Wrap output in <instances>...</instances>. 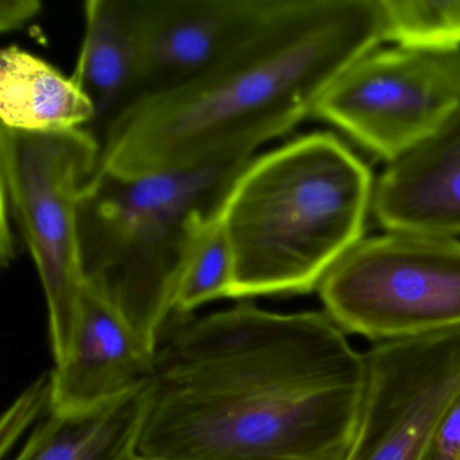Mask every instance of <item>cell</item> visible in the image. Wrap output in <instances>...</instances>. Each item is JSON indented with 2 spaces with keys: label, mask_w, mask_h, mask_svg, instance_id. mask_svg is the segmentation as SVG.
Listing matches in <instances>:
<instances>
[{
  "label": "cell",
  "mask_w": 460,
  "mask_h": 460,
  "mask_svg": "<svg viewBox=\"0 0 460 460\" xmlns=\"http://www.w3.org/2000/svg\"><path fill=\"white\" fill-rule=\"evenodd\" d=\"M323 311L373 343L460 328V241L387 231L363 238L317 288Z\"/></svg>",
  "instance_id": "cell-6"
},
{
  "label": "cell",
  "mask_w": 460,
  "mask_h": 460,
  "mask_svg": "<svg viewBox=\"0 0 460 460\" xmlns=\"http://www.w3.org/2000/svg\"><path fill=\"white\" fill-rule=\"evenodd\" d=\"M427 460H460V392L449 402L436 427Z\"/></svg>",
  "instance_id": "cell-18"
},
{
  "label": "cell",
  "mask_w": 460,
  "mask_h": 460,
  "mask_svg": "<svg viewBox=\"0 0 460 460\" xmlns=\"http://www.w3.org/2000/svg\"><path fill=\"white\" fill-rule=\"evenodd\" d=\"M50 400H52V382H50V374H45L10 406L0 425L2 427L0 448L4 456H6L7 451L17 444L21 436L31 425L39 424L47 416L45 411H50Z\"/></svg>",
  "instance_id": "cell-17"
},
{
  "label": "cell",
  "mask_w": 460,
  "mask_h": 460,
  "mask_svg": "<svg viewBox=\"0 0 460 460\" xmlns=\"http://www.w3.org/2000/svg\"><path fill=\"white\" fill-rule=\"evenodd\" d=\"M247 163L136 179L96 169L83 188L77 230L84 284L152 351L199 242Z\"/></svg>",
  "instance_id": "cell-4"
},
{
  "label": "cell",
  "mask_w": 460,
  "mask_h": 460,
  "mask_svg": "<svg viewBox=\"0 0 460 460\" xmlns=\"http://www.w3.org/2000/svg\"><path fill=\"white\" fill-rule=\"evenodd\" d=\"M155 351L84 285L68 357L50 373V411L75 414L112 402L152 378Z\"/></svg>",
  "instance_id": "cell-10"
},
{
  "label": "cell",
  "mask_w": 460,
  "mask_h": 460,
  "mask_svg": "<svg viewBox=\"0 0 460 460\" xmlns=\"http://www.w3.org/2000/svg\"><path fill=\"white\" fill-rule=\"evenodd\" d=\"M233 250L219 215L208 226L180 285L173 314H190L199 306L230 298Z\"/></svg>",
  "instance_id": "cell-16"
},
{
  "label": "cell",
  "mask_w": 460,
  "mask_h": 460,
  "mask_svg": "<svg viewBox=\"0 0 460 460\" xmlns=\"http://www.w3.org/2000/svg\"><path fill=\"white\" fill-rule=\"evenodd\" d=\"M385 41L424 52L460 50V0H379Z\"/></svg>",
  "instance_id": "cell-15"
},
{
  "label": "cell",
  "mask_w": 460,
  "mask_h": 460,
  "mask_svg": "<svg viewBox=\"0 0 460 460\" xmlns=\"http://www.w3.org/2000/svg\"><path fill=\"white\" fill-rule=\"evenodd\" d=\"M102 144L84 128L25 133L0 128L2 228L14 225L36 263L56 365L71 351L84 289L77 214Z\"/></svg>",
  "instance_id": "cell-5"
},
{
  "label": "cell",
  "mask_w": 460,
  "mask_h": 460,
  "mask_svg": "<svg viewBox=\"0 0 460 460\" xmlns=\"http://www.w3.org/2000/svg\"><path fill=\"white\" fill-rule=\"evenodd\" d=\"M362 411L346 460H427L460 392V328L374 343L365 352Z\"/></svg>",
  "instance_id": "cell-8"
},
{
  "label": "cell",
  "mask_w": 460,
  "mask_h": 460,
  "mask_svg": "<svg viewBox=\"0 0 460 460\" xmlns=\"http://www.w3.org/2000/svg\"><path fill=\"white\" fill-rule=\"evenodd\" d=\"M371 211L387 231L460 236V106L435 136L387 165Z\"/></svg>",
  "instance_id": "cell-11"
},
{
  "label": "cell",
  "mask_w": 460,
  "mask_h": 460,
  "mask_svg": "<svg viewBox=\"0 0 460 460\" xmlns=\"http://www.w3.org/2000/svg\"><path fill=\"white\" fill-rule=\"evenodd\" d=\"M42 4L37 0H2L0 4V28L4 33L17 31L33 20Z\"/></svg>",
  "instance_id": "cell-19"
},
{
  "label": "cell",
  "mask_w": 460,
  "mask_h": 460,
  "mask_svg": "<svg viewBox=\"0 0 460 460\" xmlns=\"http://www.w3.org/2000/svg\"><path fill=\"white\" fill-rule=\"evenodd\" d=\"M382 41L379 0H271L203 71L120 107L98 169L136 179L247 163L314 115L333 83Z\"/></svg>",
  "instance_id": "cell-2"
},
{
  "label": "cell",
  "mask_w": 460,
  "mask_h": 460,
  "mask_svg": "<svg viewBox=\"0 0 460 460\" xmlns=\"http://www.w3.org/2000/svg\"><path fill=\"white\" fill-rule=\"evenodd\" d=\"M85 31L72 80L90 99L96 119L123 106L136 84L138 49L120 0H88Z\"/></svg>",
  "instance_id": "cell-14"
},
{
  "label": "cell",
  "mask_w": 460,
  "mask_h": 460,
  "mask_svg": "<svg viewBox=\"0 0 460 460\" xmlns=\"http://www.w3.org/2000/svg\"><path fill=\"white\" fill-rule=\"evenodd\" d=\"M149 402L150 381L83 413L48 411L14 460H141Z\"/></svg>",
  "instance_id": "cell-12"
},
{
  "label": "cell",
  "mask_w": 460,
  "mask_h": 460,
  "mask_svg": "<svg viewBox=\"0 0 460 460\" xmlns=\"http://www.w3.org/2000/svg\"><path fill=\"white\" fill-rule=\"evenodd\" d=\"M270 2L120 0L138 49L136 84L123 106L203 71L255 25Z\"/></svg>",
  "instance_id": "cell-9"
},
{
  "label": "cell",
  "mask_w": 460,
  "mask_h": 460,
  "mask_svg": "<svg viewBox=\"0 0 460 460\" xmlns=\"http://www.w3.org/2000/svg\"><path fill=\"white\" fill-rule=\"evenodd\" d=\"M2 126L25 133H58L96 119L90 99L72 77L12 45L0 55Z\"/></svg>",
  "instance_id": "cell-13"
},
{
  "label": "cell",
  "mask_w": 460,
  "mask_h": 460,
  "mask_svg": "<svg viewBox=\"0 0 460 460\" xmlns=\"http://www.w3.org/2000/svg\"><path fill=\"white\" fill-rule=\"evenodd\" d=\"M142 460V459H141Z\"/></svg>",
  "instance_id": "cell-20"
},
{
  "label": "cell",
  "mask_w": 460,
  "mask_h": 460,
  "mask_svg": "<svg viewBox=\"0 0 460 460\" xmlns=\"http://www.w3.org/2000/svg\"><path fill=\"white\" fill-rule=\"evenodd\" d=\"M374 185L368 166L332 133L252 158L219 212L233 250L230 298L317 290L362 241Z\"/></svg>",
  "instance_id": "cell-3"
},
{
  "label": "cell",
  "mask_w": 460,
  "mask_h": 460,
  "mask_svg": "<svg viewBox=\"0 0 460 460\" xmlns=\"http://www.w3.org/2000/svg\"><path fill=\"white\" fill-rule=\"evenodd\" d=\"M365 352L324 311L242 301L161 333L142 460H346Z\"/></svg>",
  "instance_id": "cell-1"
},
{
  "label": "cell",
  "mask_w": 460,
  "mask_h": 460,
  "mask_svg": "<svg viewBox=\"0 0 460 460\" xmlns=\"http://www.w3.org/2000/svg\"><path fill=\"white\" fill-rule=\"evenodd\" d=\"M460 106V50H373L325 93L314 117L393 164L435 136Z\"/></svg>",
  "instance_id": "cell-7"
}]
</instances>
